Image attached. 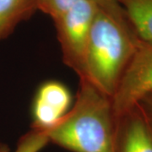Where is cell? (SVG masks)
Returning <instances> with one entry per match:
<instances>
[{
	"label": "cell",
	"instance_id": "1",
	"mask_svg": "<svg viewBox=\"0 0 152 152\" xmlns=\"http://www.w3.org/2000/svg\"><path fill=\"white\" fill-rule=\"evenodd\" d=\"M140 42L118 2L97 4L81 80L112 98Z\"/></svg>",
	"mask_w": 152,
	"mask_h": 152
},
{
	"label": "cell",
	"instance_id": "2",
	"mask_svg": "<svg viewBox=\"0 0 152 152\" xmlns=\"http://www.w3.org/2000/svg\"><path fill=\"white\" fill-rule=\"evenodd\" d=\"M117 121L111 97L80 80L69 112L45 133L49 142L69 151L117 152Z\"/></svg>",
	"mask_w": 152,
	"mask_h": 152
},
{
	"label": "cell",
	"instance_id": "3",
	"mask_svg": "<svg viewBox=\"0 0 152 152\" xmlns=\"http://www.w3.org/2000/svg\"><path fill=\"white\" fill-rule=\"evenodd\" d=\"M97 11L95 0H83L53 20L63 62L81 80L85 76L87 47Z\"/></svg>",
	"mask_w": 152,
	"mask_h": 152
},
{
	"label": "cell",
	"instance_id": "4",
	"mask_svg": "<svg viewBox=\"0 0 152 152\" xmlns=\"http://www.w3.org/2000/svg\"><path fill=\"white\" fill-rule=\"evenodd\" d=\"M152 93V45L140 42L112 96L117 119Z\"/></svg>",
	"mask_w": 152,
	"mask_h": 152
},
{
	"label": "cell",
	"instance_id": "5",
	"mask_svg": "<svg viewBox=\"0 0 152 152\" xmlns=\"http://www.w3.org/2000/svg\"><path fill=\"white\" fill-rule=\"evenodd\" d=\"M73 105L70 91L58 80H48L37 89L31 107L32 128L48 131L68 113Z\"/></svg>",
	"mask_w": 152,
	"mask_h": 152
},
{
	"label": "cell",
	"instance_id": "6",
	"mask_svg": "<svg viewBox=\"0 0 152 152\" xmlns=\"http://www.w3.org/2000/svg\"><path fill=\"white\" fill-rule=\"evenodd\" d=\"M117 152H152V120L137 105L117 121Z\"/></svg>",
	"mask_w": 152,
	"mask_h": 152
},
{
	"label": "cell",
	"instance_id": "7",
	"mask_svg": "<svg viewBox=\"0 0 152 152\" xmlns=\"http://www.w3.org/2000/svg\"><path fill=\"white\" fill-rule=\"evenodd\" d=\"M39 0H0V42L38 11Z\"/></svg>",
	"mask_w": 152,
	"mask_h": 152
},
{
	"label": "cell",
	"instance_id": "8",
	"mask_svg": "<svg viewBox=\"0 0 152 152\" xmlns=\"http://www.w3.org/2000/svg\"><path fill=\"white\" fill-rule=\"evenodd\" d=\"M140 40L152 45V0H118Z\"/></svg>",
	"mask_w": 152,
	"mask_h": 152
},
{
	"label": "cell",
	"instance_id": "9",
	"mask_svg": "<svg viewBox=\"0 0 152 152\" xmlns=\"http://www.w3.org/2000/svg\"><path fill=\"white\" fill-rule=\"evenodd\" d=\"M48 143L44 131L31 129L20 138L15 152H40Z\"/></svg>",
	"mask_w": 152,
	"mask_h": 152
},
{
	"label": "cell",
	"instance_id": "10",
	"mask_svg": "<svg viewBox=\"0 0 152 152\" xmlns=\"http://www.w3.org/2000/svg\"><path fill=\"white\" fill-rule=\"evenodd\" d=\"M83 0H39L38 11L42 12L52 20L64 14Z\"/></svg>",
	"mask_w": 152,
	"mask_h": 152
},
{
	"label": "cell",
	"instance_id": "11",
	"mask_svg": "<svg viewBox=\"0 0 152 152\" xmlns=\"http://www.w3.org/2000/svg\"><path fill=\"white\" fill-rule=\"evenodd\" d=\"M139 105L152 119V93L147 95L146 96L143 98Z\"/></svg>",
	"mask_w": 152,
	"mask_h": 152
},
{
	"label": "cell",
	"instance_id": "12",
	"mask_svg": "<svg viewBox=\"0 0 152 152\" xmlns=\"http://www.w3.org/2000/svg\"><path fill=\"white\" fill-rule=\"evenodd\" d=\"M0 152H10V150L7 145L0 143Z\"/></svg>",
	"mask_w": 152,
	"mask_h": 152
},
{
	"label": "cell",
	"instance_id": "13",
	"mask_svg": "<svg viewBox=\"0 0 152 152\" xmlns=\"http://www.w3.org/2000/svg\"><path fill=\"white\" fill-rule=\"evenodd\" d=\"M96 4H107V3H115L118 2V0H95Z\"/></svg>",
	"mask_w": 152,
	"mask_h": 152
},
{
	"label": "cell",
	"instance_id": "14",
	"mask_svg": "<svg viewBox=\"0 0 152 152\" xmlns=\"http://www.w3.org/2000/svg\"><path fill=\"white\" fill-rule=\"evenodd\" d=\"M151 120H152V119H151Z\"/></svg>",
	"mask_w": 152,
	"mask_h": 152
}]
</instances>
